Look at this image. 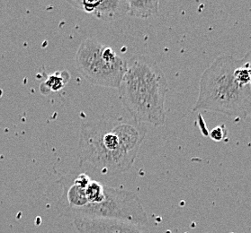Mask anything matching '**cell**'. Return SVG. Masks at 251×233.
Returning <instances> with one entry per match:
<instances>
[{"mask_svg": "<svg viewBox=\"0 0 251 233\" xmlns=\"http://www.w3.org/2000/svg\"><path fill=\"white\" fill-rule=\"evenodd\" d=\"M242 60H243V61L245 62L246 65L249 66V68H250L251 71V50H249V51L246 53L245 56H244V58H243Z\"/></svg>", "mask_w": 251, "mask_h": 233, "instance_id": "11", "label": "cell"}, {"mask_svg": "<svg viewBox=\"0 0 251 233\" xmlns=\"http://www.w3.org/2000/svg\"><path fill=\"white\" fill-rule=\"evenodd\" d=\"M77 71L94 85L118 88L126 73V60L98 40L87 38L75 55Z\"/></svg>", "mask_w": 251, "mask_h": 233, "instance_id": "4", "label": "cell"}, {"mask_svg": "<svg viewBox=\"0 0 251 233\" xmlns=\"http://www.w3.org/2000/svg\"><path fill=\"white\" fill-rule=\"evenodd\" d=\"M241 59L223 55L203 71L193 110H210L244 120L251 114V86L238 81L235 70Z\"/></svg>", "mask_w": 251, "mask_h": 233, "instance_id": "3", "label": "cell"}, {"mask_svg": "<svg viewBox=\"0 0 251 233\" xmlns=\"http://www.w3.org/2000/svg\"><path fill=\"white\" fill-rule=\"evenodd\" d=\"M128 15L143 19L157 15L159 8L158 0H128Z\"/></svg>", "mask_w": 251, "mask_h": 233, "instance_id": "8", "label": "cell"}, {"mask_svg": "<svg viewBox=\"0 0 251 233\" xmlns=\"http://www.w3.org/2000/svg\"><path fill=\"white\" fill-rule=\"evenodd\" d=\"M68 3L76 9L104 22H113L128 14V0H71Z\"/></svg>", "mask_w": 251, "mask_h": 233, "instance_id": "6", "label": "cell"}, {"mask_svg": "<svg viewBox=\"0 0 251 233\" xmlns=\"http://www.w3.org/2000/svg\"><path fill=\"white\" fill-rule=\"evenodd\" d=\"M78 233H150L147 229L131 222L112 219H75Z\"/></svg>", "mask_w": 251, "mask_h": 233, "instance_id": "7", "label": "cell"}, {"mask_svg": "<svg viewBox=\"0 0 251 233\" xmlns=\"http://www.w3.org/2000/svg\"><path fill=\"white\" fill-rule=\"evenodd\" d=\"M228 133L227 128L225 126H220L215 128H213V130L210 133V137L214 140V141L220 142L224 140V137L226 136Z\"/></svg>", "mask_w": 251, "mask_h": 233, "instance_id": "10", "label": "cell"}, {"mask_svg": "<svg viewBox=\"0 0 251 233\" xmlns=\"http://www.w3.org/2000/svg\"><path fill=\"white\" fill-rule=\"evenodd\" d=\"M147 133L141 124L102 120L82 124L78 154L101 173L125 172L135 162Z\"/></svg>", "mask_w": 251, "mask_h": 233, "instance_id": "1", "label": "cell"}, {"mask_svg": "<svg viewBox=\"0 0 251 233\" xmlns=\"http://www.w3.org/2000/svg\"><path fill=\"white\" fill-rule=\"evenodd\" d=\"M119 97L137 124L161 127L166 122L165 102L169 85L163 71L151 57L140 55L126 60Z\"/></svg>", "mask_w": 251, "mask_h": 233, "instance_id": "2", "label": "cell"}, {"mask_svg": "<svg viewBox=\"0 0 251 233\" xmlns=\"http://www.w3.org/2000/svg\"><path fill=\"white\" fill-rule=\"evenodd\" d=\"M69 218L75 219H112L145 226L147 212L136 193L106 186L105 198L100 204L87 206L73 212Z\"/></svg>", "mask_w": 251, "mask_h": 233, "instance_id": "5", "label": "cell"}, {"mask_svg": "<svg viewBox=\"0 0 251 233\" xmlns=\"http://www.w3.org/2000/svg\"><path fill=\"white\" fill-rule=\"evenodd\" d=\"M70 79L71 75L68 71H57L46 78V80L41 85L40 91L43 94L59 92L65 87Z\"/></svg>", "mask_w": 251, "mask_h": 233, "instance_id": "9", "label": "cell"}]
</instances>
